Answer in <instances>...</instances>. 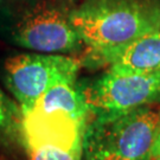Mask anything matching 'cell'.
<instances>
[{
    "label": "cell",
    "instance_id": "obj_1",
    "mask_svg": "<svg viewBox=\"0 0 160 160\" xmlns=\"http://www.w3.org/2000/svg\"><path fill=\"white\" fill-rule=\"evenodd\" d=\"M71 23L87 53L83 64L109 65L160 23L159 0H82Z\"/></svg>",
    "mask_w": 160,
    "mask_h": 160
},
{
    "label": "cell",
    "instance_id": "obj_10",
    "mask_svg": "<svg viewBox=\"0 0 160 160\" xmlns=\"http://www.w3.org/2000/svg\"><path fill=\"white\" fill-rule=\"evenodd\" d=\"M29 160H82V151L65 149L56 146H37L26 148Z\"/></svg>",
    "mask_w": 160,
    "mask_h": 160
},
{
    "label": "cell",
    "instance_id": "obj_6",
    "mask_svg": "<svg viewBox=\"0 0 160 160\" xmlns=\"http://www.w3.org/2000/svg\"><path fill=\"white\" fill-rule=\"evenodd\" d=\"M87 122L61 112L45 113L31 109L23 115L22 135L24 149L37 146H56L82 151Z\"/></svg>",
    "mask_w": 160,
    "mask_h": 160
},
{
    "label": "cell",
    "instance_id": "obj_5",
    "mask_svg": "<svg viewBox=\"0 0 160 160\" xmlns=\"http://www.w3.org/2000/svg\"><path fill=\"white\" fill-rule=\"evenodd\" d=\"M81 88L90 114L129 112L160 102V69L108 70Z\"/></svg>",
    "mask_w": 160,
    "mask_h": 160
},
{
    "label": "cell",
    "instance_id": "obj_2",
    "mask_svg": "<svg viewBox=\"0 0 160 160\" xmlns=\"http://www.w3.org/2000/svg\"><path fill=\"white\" fill-rule=\"evenodd\" d=\"M160 112L146 106L121 113L90 114L82 160H153Z\"/></svg>",
    "mask_w": 160,
    "mask_h": 160
},
{
    "label": "cell",
    "instance_id": "obj_9",
    "mask_svg": "<svg viewBox=\"0 0 160 160\" xmlns=\"http://www.w3.org/2000/svg\"><path fill=\"white\" fill-rule=\"evenodd\" d=\"M23 114L19 104L0 88V152L13 154L24 151Z\"/></svg>",
    "mask_w": 160,
    "mask_h": 160
},
{
    "label": "cell",
    "instance_id": "obj_8",
    "mask_svg": "<svg viewBox=\"0 0 160 160\" xmlns=\"http://www.w3.org/2000/svg\"><path fill=\"white\" fill-rule=\"evenodd\" d=\"M154 69H160V23L109 64V70L113 71H146Z\"/></svg>",
    "mask_w": 160,
    "mask_h": 160
},
{
    "label": "cell",
    "instance_id": "obj_3",
    "mask_svg": "<svg viewBox=\"0 0 160 160\" xmlns=\"http://www.w3.org/2000/svg\"><path fill=\"white\" fill-rule=\"evenodd\" d=\"M71 10L56 0H37L23 7L10 25L11 40L34 52L71 53L83 43L71 23Z\"/></svg>",
    "mask_w": 160,
    "mask_h": 160
},
{
    "label": "cell",
    "instance_id": "obj_4",
    "mask_svg": "<svg viewBox=\"0 0 160 160\" xmlns=\"http://www.w3.org/2000/svg\"><path fill=\"white\" fill-rule=\"evenodd\" d=\"M81 61L59 53H18L4 63V81L22 114L29 113L55 82L78 74Z\"/></svg>",
    "mask_w": 160,
    "mask_h": 160
},
{
    "label": "cell",
    "instance_id": "obj_7",
    "mask_svg": "<svg viewBox=\"0 0 160 160\" xmlns=\"http://www.w3.org/2000/svg\"><path fill=\"white\" fill-rule=\"evenodd\" d=\"M32 109L39 112H61L80 121H88L90 112L77 82V74L57 80L50 86Z\"/></svg>",
    "mask_w": 160,
    "mask_h": 160
},
{
    "label": "cell",
    "instance_id": "obj_11",
    "mask_svg": "<svg viewBox=\"0 0 160 160\" xmlns=\"http://www.w3.org/2000/svg\"><path fill=\"white\" fill-rule=\"evenodd\" d=\"M153 160H160V120L158 125V132H157V139L154 143V151H153Z\"/></svg>",
    "mask_w": 160,
    "mask_h": 160
}]
</instances>
